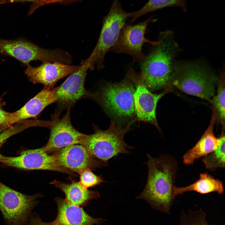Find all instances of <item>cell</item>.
<instances>
[{
    "instance_id": "obj_1",
    "label": "cell",
    "mask_w": 225,
    "mask_h": 225,
    "mask_svg": "<svg viewBox=\"0 0 225 225\" xmlns=\"http://www.w3.org/2000/svg\"><path fill=\"white\" fill-rule=\"evenodd\" d=\"M147 180L137 198L147 201L153 208L170 214L174 199L172 190L178 162L172 157L161 155L153 158L148 154Z\"/></svg>"
},
{
    "instance_id": "obj_2",
    "label": "cell",
    "mask_w": 225,
    "mask_h": 225,
    "mask_svg": "<svg viewBox=\"0 0 225 225\" xmlns=\"http://www.w3.org/2000/svg\"><path fill=\"white\" fill-rule=\"evenodd\" d=\"M159 43L141 63V72L150 91L171 85L174 70L173 60L178 50L170 31L162 32Z\"/></svg>"
},
{
    "instance_id": "obj_3",
    "label": "cell",
    "mask_w": 225,
    "mask_h": 225,
    "mask_svg": "<svg viewBox=\"0 0 225 225\" xmlns=\"http://www.w3.org/2000/svg\"><path fill=\"white\" fill-rule=\"evenodd\" d=\"M133 122L124 127L112 120L109 128L106 130L100 129L93 125L94 132L90 135L85 134L80 144L95 158L107 164L109 159L120 154H128L130 152L128 149L132 148L125 142L124 138L130 131Z\"/></svg>"
},
{
    "instance_id": "obj_4",
    "label": "cell",
    "mask_w": 225,
    "mask_h": 225,
    "mask_svg": "<svg viewBox=\"0 0 225 225\" xmlns=\"http://www.w3.org/2000/svg\"><path fill=\"white\" fill-rule=\"evenodd\" d=\"M110 10L103 19L100 33L93 51L89 56L90 63L88 70L96 68L102 70L106 54L117 41L121 30L130 18V12L122 8L119 0H112Z\"/></svg>"
},
{
    "instance_id": "obj_5",
    "label": "cell",
    "mask_w": 225,
    "mask_h": 225,
    "mask_svg": "<svg viewBox=\"0 0 225 225\" xmlns=\"http://www.w3.org/2000/svg\"><path fill=\"white\" fill-rule=\"evenodd\" d=\"M216 78L195 63L174 65L171 85L188 94L210 101L215 92Z\"/></svg>"
},
{
    "instance_id": "obj_6",
    "label": "cell",
    "mask_w": 225,
    "mask_h": 225,
    "mask_svg": "<svg viewBox=\"0 0 225 225\" xmlns=\"http://www.w3.org/2000/svg\"><path fill=\"white\" fill-rule=\"evenodd\" d=\"M0 52L12 57L27 65L33 61L72 63V56L68 52L57 48L45 49L23 39H0Z\"/></svg>"
},
{
    "instance_id": "obj_7",
    "label": "cell",
    "mask_w": 225,
    "mask_h": 225,
    "mask_svg": "<svg viewBox=\"0 0 225 225\" xmlns=\"http://www.w3.org/2000/svg\"><path fill=\"white\" fill-rule=\"evenodd\" d=\"M134 86L126 77L118 83H108L101 89L100 100L103 107L115 118L128 119L135 114L133 94Z\"/></svg>"
},
{
    "instance_id": "obj_8",
    "label": "cell",
    "mask_w": 225,
    "mask_h": 225,
    "mask_svg": "<svg viewBox=\"0 0 225 225\" xmlns=\"http://www.w3.org/2000/svg\"><path fill=\"white\" fill-rule=\"evenodd\" d=\"M40 195L22 193L0 182V210L6 225H26Z\"/></svg>"
},
{
    "instance_id": "obj_9",
    "label": "cell",
    "mask_w": 225,
    "mask_h": 225,
    "mask_svg": "<svg viewBox=\"0 0 225 225\" xmlns=\"http://www.w3.org/2000/svg\"><path fill=\"white\" fill-rule=\"evenodd\" d=\"M126 77L133 83L135 88L133 94L135 115L138 120L149 123L160 130L156 115L157 103L165 94L172 90V87L156 94L150 92L146 87L142 73L130 68Z\"/></svg>"
},
{
    "instance_id": "obj_10",
    "label": "cell",
    "mask_w": 225,
    "mask_h": 225,
    "mask_svg": "<svg viewBox=\"0 0 225 225\" xmlns=\"http://www.w3.org/2000/svg\"><path fill=\"white\" fill-rule=\"evenodd\" d=\"M155 20L151 17L134 25L127 23L121 30L117 41L109 52L127 54L133 58L134 62H142L147 58L142 51L144 43H148L156 46L160 42L159 40L150 41L145 37L148 24Z\"/></svg>"
},
{
    "instance_id": "obj_11",
    "label": "cell",
    "mask_w": 225,
    "mask_h": 225,
    "mask_svg": "<svg viewBox=\"0 0 225 225\" xmlns=\"http://www.w3.org/2000/svg\"><path fill=\"white\" fill-rule=\"evenodd\" d=\"M0 162L25 170H47L72 174L71 171L60 166L55 156L48 155L43 147L23 150L16 157L2 156Z\"/></svg>"
},
{
    "instance_id": "obj_12",
    "label": "cell",
    "mask_w": 225,
    "mask_h": 225,
    "mask_svg": "<svg viewBox=\"0 0 225 225\" xmlns=\"http://www.w3.org/2000/svg\"><path fill=\"white\" fill-rule=\"evenodd\" d=\"M61 118L53 119V124L49 127L50 134L47 144L43 147L48 154L56 152L65 147L74 144H80L85 134L77 130L72 126L70 120V107Z\"/></svg>"
},
{
    "instance_id": "obj_13",
    "label": "cell",
    "mask_w": 225,
    "mask_h": 225,
    "mask_svg": "<svg viewBox=\"0 0 225 225\" xmlns=\"http://www.w3.org/2000/svg\"><path fill=\"white\" fill-rule=\"evenodd\" d=\"M90 62L89 57L84 60H82L80 68L70 74L60 85L55 88L57 101L70 107L71 105L86 95L96 97L98 95V93L92 94L88 93L84 87L87 72Z\"/></svg>"
},
{
    "instance_id": "obj_14",
    "label": "cell",
    "mask_w": 225,
    "mask_h": 225,
    "mask_svg": "<svg viewBox=\"0 0 225 225\" xmlns=\"http://www.w3.org/2000/svg\"><path fill=\"white\" fill-rule=\"evenodd\" d=\"M54 155L61 166L79 173L87 169H92L107 165L95 159L83 145H72L56 151Z\"/></svg>"
},
{
    "instance_id": "obj_15",
    "label": "cell",
    "mask_w": 225,
    "mask_h": 225,
    "mask_svg": "<svg viewBox=\"0 0 225 225\" xmlns=\"http://www.w3.org/2000/svg\"><path fill=\"white\" fill-rule=\"evenodd\" d=\"M27 66L25 73L31 82L34 84L41 83L44 86L53 87L60 80L78 70L81 64L72 65L44 61L36 67H32L29 64Z\"/></svg>"
},
{
    "instance_id": "obj_16",
    "label": "cell",
    "mask_w": 225,
    "mask_h": 225,
    "mask_svg": "<svg viewBox=\"0 0 225 225\" xmlns=\"http://www.w3.org/2000/svg\"><path fill=\"white\" fill-rule=\"evenodd\" d=\"M55 201L57 206V216L53 221L55 225H100L105 221L91 217L82 207L65 199L56 198Z\"/></svg>"
},
{
    "instance_id": "obj_17",
    "label": "cell",
    "mask_w": 225,
    "mask_h": 225,
    "mask_svg": "<svg viewBox=\"0 0 225 225\" xmlns=\"http://www.w3.org/2000/svg\"><path fill=\"white\" fill-rule=\"evenodd\" d=\"M56 88L44 86L43 88L19 110L11 112L8 127L30 118H35L47 106L57 102Z\"/></svg>"
},
{
    "instance_id": "obj_18",
    "label": "cell",
    "mask_w": 225,
    "mask_h": 225,
    "mask_svg": "<svg viewBox=\"0 0 225 225\" xmlns=\"http://www.w3.org/2000/svg\"><path fill=\"white\" fill-rule=\"evenodd\" d=\"M217 119L216 113L213 111L210 123L208 128L197 143L187 151L183 156V162L190 165L195 161L204 157L215 150L218 147L220 138L215 137L213 133L214 126Z\"/></svg>"
},
{
    "instance_id": "obj_19",
    "label": "cell",
    "mask_w": 225,
    "mask_h": 225,
    "mask_svg": "<svg viewBox=\"0 0 225 225\" xmlns=\"http://www.w3.org/2000/svg\"><path fill=\"white\" fill-rule=\"evenodd\" d=\"M51 183L63 192L66 200L78 206H85L91 200L100 196L98 192L89 190L79 182L72 181L67 183L54 180Z\"/></svg>"
},
{
    "instance_id": "obj_20",
    "label": "cell",
    "mask_w": 225,
    "mask_h": 225,
    "mask_svg": "<svg viewBox=\"0 0 225 225\" xmlns=\"http://www.w3.org/2000/svg\"><path fill=\"white\" fill-rule=\"evenodd\" d=\"M191 191L202 194L216 192L221 195L224 192V186L222 182L215 179L208 173H201L199 179L189 185L181 187L174 185L172 190L173 198L175 199L177 195Z\"/></svg>"
},
{
    "instance_id": "obj_21",
    "label": "cell",
    "mask_w": 225,
    "mask_h": 225,
    "mask_svg": "<svg viewBox=\"0 0 225 225\" xmlns=\"http://www.w3.org/2000/svg\"><path fill=\"white\" fill-rule=\"evenodd\" d=\"M186 0H149L140 9L130 12L129 22L132 23L136 19L149 12L168 7L181 8L183 11L187 10Z\"/></svg>"
},
{
    "instance_id": "obj_22",
    "label": "cell",
    "mask_w": 225,
    "mask_h": 225,
    "mask_svg": "<svg viewBox=\"0 0 225 225\" xmlns=\"http://www.w3.org/2000/svg\"><path fill=\"white\" fill-rule=\"evenodd\" d=\"M220 142L217 148L213 151L203 157L202 159L206 168L210 171L225 168V135L222 132L219 137Z\"/></svg>"
},
{
    "instance_id": "obj_23",
    "label": "cell",
    "mask_w": 225,
    "mask_h": 225,
    "mask_svg": "<svg viewBox=\"0 0 225 225\" xmlns=\"http://www.w3.org/2000/svg\"><path fill=\"white\" fill-rule=\"evenodd\" d=\"M218 79V92L210 101L211 103L213 110L216 114L222 126L224 129L225 118V89L224 69L221 72Z\"/></svg>"
},
{
    "instance_id": "obj_24",
    "label": "cell",
    "mask_w": 225,
    "mask_h": 225,
    "mask_svg": "<svg viewBox=\"0 0 225 225\" xmlns=\"http://www.w3.org/2000/svg\"><path fill=\"white\" fill-rule=\"evenodd\" d=\"M178 225H213L208 222L205 212L200 208L196 211L189 210L187 212L182 211Z\"/></svg>"
},
{
    "instance_id": "obj_25",
    "label": "cell",
    "mask_w": 225,
    "mask_h": 225,
    "mask_svg": "<svg viewBox=\"0 0 225 225\" xmlns=\"http://www.w3.org/2000/svg\"><path fill=\"white\" fill-rule=\"evenodd\" d=\"M79 173V182L87 188L93 187L104 182L101 176L96 175L89 169L83 170Z\"/></svg>"
},
{
    "instance_id": "obj_26",
    "label": "cell",
    "mask_w": 225,
    "mask_h": 225,
    "mask_svg": "<svg viewBox=\"0 0 225 225\" xmlns=\"http://www.w3.org/2000/svg\"><path fill=\"white\" fill-rule=\"evenodd\" d=\"M83 0H39L36 2L32 4L28 12V15H31L37 9L44 5L54 3L67 4Z\"/></svg>"
},
{
    "instance_id": "obj_27",
    "label": "cell",
    "mask_w": 225,
    "mask_h": 225,
    "mask_svg": "<svg viewBox=\"0 0 225 225\" xmlns=\"http://www.w3.org/2000/svg\"><path fill=\"white\" fill-rule=\"evenodd\" d=\"M4 102L0 101V126L8 128L10 120L11 112L4 109Z\"/></svg>"
},
{
    "instance_id": "obj_28",
    "label": "cell",
    "mask_w": 225,
    "mask_h": 225,
    "mask_svg": "<svg viewBox=\"0 0 225 225\" xmlns=\"http://www.w3.org/2000/svg\"><path fill=\"white\" fill-rule=\"evenodd\" d=\"M26 225H55L53 222H46L43 221L35 213L31 212Z\"/></svg>"
},
{
    "instance_id": "obj_29",
    "label": "cell",
    "mask_w": 225,
    "mask_h": 225,
    "mask_svg": "<svg viewBox=\"0 0 225 225\" xmlns=\"http://www.w3.org/2000/svg\"><path fill=\"white\" fill-rule=\"evenodd\" d=\"M8 138L7 134L4 132L0 134V148L1 145L4 141ZM2 155L0 153V159L2 156Z\"/></svg>"
},
{
    "instance_id": "obj_30",
    "label": "cell",
    "mask_w": 225,
    "mask_h": 225,
    "mask_svg": "<svg viewBox=\"0 0 225 225\" xmlns=\"http://www.w3.org/2000/svg\"><path fill=\"white\" fill-rule=\"evenodd\" d=\"M39 0H6L7 2L13 3L14 2H32V4L34 3Z\"/></svg>"
},
{
    "instance_id": "obj_31",
    "label": "cell",
    "mask_w": 225,
    "mask_h": 225,
    "mask_svg": "<svg viewBox=\"0 0 225 225\" xmlns=\"http://www.w3.org/2000/svg\"><path fill=\"white\" fill-rule=\"evenodd\" d=\"M7 3L6 0H0V5Z\"/></svg>"
}]
</instances>
